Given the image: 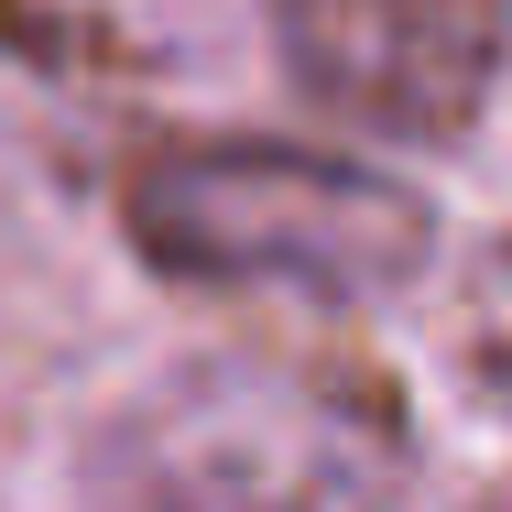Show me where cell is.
I'll return each mask as SVG.
<instances>
[{
    "label": "cell",
    "mask_w": 512,
    "mask_h": 512,
    "mask_svg": "<svg viewBox=\"0 0 512 512\" xmlns=\"http://www.w3.org/2000/svg\"><path fill=\"white\" fill-rule=\"evenodd\" d=\"M142 240L153 262L197 284H306V295H393L436 251V218L338 153H273V142H218L142 175Z\"/></svg>",
    "instance_id": "obj_1"
},
{
    "label": "cell",
    "mask_w": 512,
    "mask_h": 512,
    "mask_svg": "<svg viewBox=\"0 0 512 512\" xmlns=\"http://www.w3.org/2000/svg\"><path fill=\"white\" fill-rule=\"evenodd\" d=\"M284 33L316 99L382 131H447L491 88V0H295Z\"/></svg>",
    "instance_id": "obj_2"
}]
</instances>
